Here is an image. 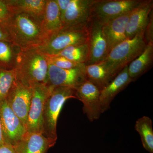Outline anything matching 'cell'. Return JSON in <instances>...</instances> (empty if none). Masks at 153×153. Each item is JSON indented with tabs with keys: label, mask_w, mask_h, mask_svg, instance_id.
<instances>
[{
	"label": "cell",
	"mask_w": 153,
	"mask_h": 153,
	"mask_svg": "<svg viewBox=\"0 0 153 153\" xmlns=\"http://www.w3.org/2000/svg\"><path fill=\"white\" fill-rule=\"evenodd\" d=\"M46 56L49 64H52L58 68L63 69L76 68L85 64L75 63L68 60L66 57L60 55H46Z\"/></svg>",
	"instance_id": "26"
},
{
	"label": "cell",
	"mask_w": 153,
	"mask_h": 153,
	"mask_svg": "<svg viewBox=\"0 0 153 153\" xmlns=\"http://www.w3.org/2000/svg\"><path fill=\"white\" fill-rule=\"evenodd\" d=\"M2 22L11 42L21 50L40 46L48 38L41 23L27 14L13 13Z\"/></svg>",
	"instance_id": "1"
},
{
	"label": "cell",
	"mask_w": 153,
	"mask_h": 153,
	"mask_svg": "<svg viewBox=\"0 0 153 153\" xmlns=\"http://www.w3.org/2000/svg\"><path fill=\"white\" fill-rule=\"evenodd\" d=\"M48 66L47 56L36 47L21 49L14 68L16 81L28 85L34 82L47 83Z\"/></svg>",
	"instance_id": "2"
},
{
	"label": "cell",
	"mask_w": 153,
	"mask_h": 153,
	"mask_svg": "<svg viewBox=\"0 0 153 153\" xmlns=\"http://www.w3.org/2000/svg\"><path fill=\"white\" fill-rule=\"evenodd\" d=\"M94 0H71L63 21V27L89 25Z\"/></svg>",
	"instance_id": "13"
},
{
	"label": "cell",
	"mask_w": 153,
	"mask_h": 153,
	"mask_svg": "<svg viewBox=\"0 0 153 153\" xmlns=\"http://www.w3.org/2000/svg\"><path fill=\"white\" fill-rule=\"evenodd\" d=\"M20 51L11 42L0 41V68L14 69Z\"/></svg>",
	"instance_id": "23"
},
{
	"label": "cell",
	"mask_w": 153,
	"mask_h": 153,
	"mask_svg": "<svg viewBox=\"0 0 153 153\" xmlns=\"http://www.w3.org/2000/svg\"><path fill=\"white\" fill-rule=\"evenodd\" d=\"M5 142L3 137L2 130L1 126V121H0V146L2 145Z\"/></svg>",
	"instance_id": "32"
},
{
	"label": "cell",
	"mask_w": 153,
	"mask_h": 153,
	"mask_svg": "<svg viewBox=\"0 0 153 153\" xmlns=\"http://www.w3.org/2000/svg\"><path fill=\"white\" fill-rule=\"evenodd\" d=\"M41 25L42 30L48 38L63 27L60 10L55 0H47Z\"/></svg>",
	"instance_id": "19"
},
{
	"label": "cell",
	"mask_w": 153,
	"mask_h": 153,
	"mask_svg": "<svg viewBox=\"0 0 153 153\" xmlns=\"http://www.w3.org/2000/svg\"><path fill=\"white\" fill-rule=\"evenodd\" d=\"M85 64L70 69L58 68L49 64L47 84L77 89L86 80Z\"/></svg>",
	"instance_id": "8"
},
{
	"label": "cell",
	"mask_w": 153,
	"mask_h": 153,
	"mask_svg": "<svg viewBox=\"0 0 153 153\" xmlns=\"http://www.w3.org/2000/svg\"><path fill=\"white\" fill-rule=\"evenodd\" d=\"M146 44L144 33H140L115 46L102 62L114 78L126 66L141 54Z\"/></svg>",
	"instance_id": "3"
},
{
	"label": "cell",
	"mask_w": 153,
	"mask_h": 153,
	"mask_svg": "<svg viewBox=\"0 0 153 153\" xmlns=\"http://www.w3.org/2000/svg\"><path fill=\"white\" fill-rule=\"evenodd\" d=\"M12 14L5 0H0V21L8 19Z\"/></svg>",
	"instance_id": "28"
},
{
	"label": "cell",
	"mask_w": 153,
	"mask_h": 153,
	"mask_svg": "<svg viewBox=\"0 0 153 153\" xmlns=\"http://www.w3.org/2000/svg\"><path fill=\"white\" fill-rule=\"evenodd\" d=\"M0 41L11 42L10 36L2 21H0Z\"/></svg>",
	"instance_id": "30"
},
{
	"label": "cell",
	"mask_w": 153,
	"mask_h": 153,
	"mask_svg": "<svg viewBox=\"0 0 153 153\" xmlns=\"http://www.w3.org/2000/svg\"><path fill=\"white\" fill-rule=\"evenodd\" d=\"M29 85L32 91V98L28 113L27 132L44 134V105L54 86L38 82H32Z\"/></svg>",
	"instance_id": "6"
},
{
	"label": "cell",
	"mask_w": 153,
	"mask_h": 153,
	"mask_svg": "<svg viewBox=\"0 0 153 153\" xmlns=\"http://www.w3.org/2000/svg\"><path fill=\"white\" fill-rule=\"evenodd\" d=\"M56 55L66 57L75 63L86 65L89 58L88 42L67 47Z\"/></svg>",
	"instance_id": "24"
},
{
	"label": "cell",
	"mask_w": 153,
	"mask_h": 153,
	"mask_svg": "<svg viewBox=\"0 0 153 153\" xmlns=\"http://www.w3.org/2000/svg\"><path fill=\"white\" fill-rule=\"evenodd\" d=\"M0 153H17L12 145L4 143L0 146Z\"/></svg>",
	"instance_id": "31"
},
{
	"label": "cell",
	"mask_w": 153,
	"mask_h": 153,
	"mask_svg": "<svg viewBox=\"0 0 153 153\" xmlns=\"http://www.w3.org/2000/svg\"><path fill=\"white\" fill-rule=\"evenodd\" d=\"M15 80L14 69L0 68V102L5 99Z\"/></svg>",
	"instance_id": "25"
},
{
	"label": "cell",
	"mask_w": 153,
	"mask_h": 153,
	"mask_svg": "<svg viewBox=\"0 0 153 153\" xmlns=\"http://www.w3.org/2000/svg\"><path fill=\"white\" fill-rule=\"evenodd\" d=\"M134 128L140 136L144 148L150 153H153L152 121L148 116L140 118L136 122Z\"/></svg>",
	"instance_id": "22"
},
{
	"label": "cell",
	"mask_w": 153,
	"mask_h": 153,
	"mask_svg": "<svg viewBox=\"0 0 153 153\" xmlns=\"http://www.w3.org/2000/svg\"><path fill=\"white\" fill-rule=\"evenodd\" d=\"M130 13L131 12L102 24L109 52L115 46L126 40V29Z\"/></svg>",
	"instance_id": "17"
},
{
	"label": "cell",
	"mask_w": 153,
	"mask_h": 153,
	"mask_svg": "<svg viewBox=\"0 0 153 153\" xmlns=\"http://www.w3.org/2000/svg\"><path fill=\"white\" fill-rule=\"evenodd\" d=\"M88 25L64 27L36 48L44 55H56L70 46L88 43Z\"/></svg>",
	"instance_id": "5"
},
{
	"label": "cell",
	"mask_w": 153,
	"mask_h": 153,
	"mask_svg": "<svg viewBox=\"0 0 153 153\" xmlns=\"http://www.w3.org/2000/svg\"><path fill=\"white\" fill-rule=\"evenodd\" d=\"M100 92L96 85L87 79L75 90L76 99L82 102L83 112L91 122L98 120L102 114Z\"/></svg>",
	"instance_id": "12"
},
{
	"label": "cell",
	"mask_w": 153,
	"mask_h": 153,
	"mask_svg": "<svg viewBox=\"0 0 153 153\" xmlns=\"http://www.w3.org/2000/svg\"><path fill=\"white\" fill-rule=\"evenodd\" d=\"M145 39L147 44L149 42H153V13L151 12L149 22L144 32Z\"/></svg>",
	"instance_id": "27"
},
{
	"label": "cell",
	"mask_w": 153,
	"mask_h": 153,
	"mask_svg": "<svg viewBox=\"0 0 153 153\" xmlns=\"http://www.w3.org/2000/svg\"><path fill=\"white\" fill-rule=\"evenodd\" d=\"M0 121L5 142L13 146L27 132V128L11 109L6 99L0 102Z\"/></svg>",
	"instance_id": "9"
},
{
	"label": "cell",
	"mask_w": 153,
	"mask_h": 153,
	"mask_svg": "<svg viewBox=\"0 0 153 153\" xmlns=\"http://www.w3.org/2000/svg\"><path fill=\"white\" fill-rule=\"evenodd\" d=\"M153 42H149L144 50L128 66L129 76L133 81L146 73L152 64Z\"/></svg>",
	"instance_id": "20"
},
{
	"label": "cell",
	"mask_w": 153,
	"mask_h": 153,
	"mask_svg": "<svg viewBox=\"0 0 153 153\" xmlns=\"http://www.w3.org/2000/svg\"><path fill=\"white\" fill-rule=\"evenodd\" d=\"M11 13L29 15L41 23L47 0H5Z\"/></svg>",
	"instance_id": "18"
},
{
	"label": "cell",
	"mask_w": 153,
	"mask_h": 153,
	"mask_svg": "<svg viewBox=\"0 0 153 153\" xmlns=\"http://www.w3.org/2000/svg\"><path fill=\"white\" fill-rule=\"evenodd\" d=\"M55 1L59 7L60 16H61V19L63 24V21L65 13L71 2V0H55Z\"/></svg>",
	"instance_id": "29"
},
{
	"label": "cell",
	"mask_w": 153,
	"mask_h": 153,
	"mask_svg": "<svg viewBox=\"0 0 153 153\" xmlns=\"http://www.w3.org/2000/svg\"><path fill=\"white\" fill-rule=\"evenodd\" d=\"M153 7L152 0H143L131 12L126 29L127 39H131L138 34L144 33Z\"/></svg>",
	"instance_id": "14"
},
{
	"label": "cell",
	"mask_w": 153,
	"mask_h": 153,
	"mask_svg": "<svg viewBox=\"0 0 153 153\" xmlns=\"http://www.w3.org/2000/svg\"><path fill=\"white\" fill-rule=\"evenodd\" d=\"M55 145L43 134L27 132L13 146L17 153H47Z\"/></svg>",
	"instance_id": "16"
},
{
	"label": "cell",
	"mask_w": 153,
	"mask_h": 153,
	"mask_svg": "<svg viewBox=\"0 0 153 153\" xmlns=\"http://www.w3.org/2000/svg\"><path fill=\"white\" fill-rule=\"evenodd\" d=\"M88 30L89 58L86 65L102 62L109 53L108 44L103 32V25L92 18L88 25Z\"/></svg>",
	"instance_id": "11"
},
{
	"label": "cell",
	"mask_w": 153,
	"mask_h": 153,
	"mask_svg": "<svg viewBox=\"0 0 153 153\" xmlns=\"http://www.w3.org/2000/svg\"><path fill=\"white\" fill-rule=\"evenodd\" d=\"M76 98L75 89L65 86L53 87L44 105V135L55 144L57 139V126L60 111L66 100Z\"/></svg>",
	"instance_id": "4"
},
{
	"label": "cell",
	"mask_w": 153,
	"mask_h": 153,
	"mask_svg": "<svg viewBox=\"0 0 153 153\" xmlns=\"http://www.w3.org/2000/svg\"><path fill=\"white\" fill-rule=\"evenodd\" d=\"M128 66H126L109 83L100 90V101L102 114L109 109L111 103L118 94L132 82L128 75Z\"/></svg>",
	"instance_id": "15"
},
{
	"label": "cell",
	"mask_w": 153,
	"mask_h": 153,
	"mask_svg": "<svg viewBox=\"0 0 153 153\" xmlns=\"http://www.w3.org/2000/svg\"><path fill=\"white\" fill-rule=\"evenodd\" d=\"M86 79L96 85L101 90L113 78L102 62L85 65Z\"/></svg>",
	"instance_id": "21"
},
{
	"label": "cell",
	"mask_w": 153,
	"mask_h": 153,
	"mask_svg": "<svg viewBox=\"0 0 153 153\" xmlns=\"http://www.w3.org/2000/svg\"><path fill=\"white\" fill-rule=\"evenodd\" d=\"M32 98L30 85L15 80L6 100L9 106L27 128L28 113Z\"/></svg>",
	"instance_id": "10"
},
{
	"label": "cell",
	"mask_w": 153,
	"mask_h": 153,
	"mask_svg": "<svg viewBox=\"0 0 153 153\" xmlns=\"http://www.w3.org/2000/svg\"><path fill=\"white\" fill-rule=\"evenodd\" d=\"M143 0H94L91 16L102 24L131 12Z\"/></svg>",
	"instance_id": "7"
}]
</instances>
